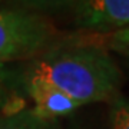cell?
<instances>
[{
  "mask_svg": "<svg viewBox=\"0 0 129 129\" xmlns=\"http://www.w3.org/2000/svg\"><path fill=\"white\" fill-rule=\"evenodd\" d=\"M12 6H17L24 10L42 14L59 12V10L73 9L79 0H10Z\"/></svg>",
  "mask_w": 129,
  "mask_h": 129,
  "instance_id": "7",
  "label": "cell"
},
{
  "mask_svg": "<svg viewBox=\"0 0 129 129\" xmlns=\"http://www.w3.org/2000/svg\"><path fill=\"white\" fill-rule=\"evenodd\" d=\"M22 82L49 85L80 106L119 95L122 73L106 46L88 39H62L22 68Z\"/></svg>",
  "mask_w": 129,
  "mask_h": 129,
  "instance_id": "1",
  "label": "cell"
},
{
  "mask_svg": "<svg viewBox=\"0 0 129 129\" xmlns=\"http://www.w3.org/2000/svg\"><path fill=\"white\" fill-rule=\"evenodd\" d=\"M109 35H111V37H109V47L112 50L129 57V26L122 29V30L109 33Z\"/></svg>",
  "mask_w": 129,
  "mask_h": 129,
  "instance_id": "9",
  "label": "cell"
},
{
  "mask_svg": "<svg viewBox=\"0 0 129 129\" xmlns=\"http://www.w3.org/2000/svg\"><path fill=\"white\" fill-rule=\"evenodd\" d=\"M75 26L83 32L113 33L129 26V0H79Z\"/></svg>",
  "mask_w": 129,
  "mask_h": 129,
  "instance_id": "3",
  "label": "cell"
},
{
  "mask_svg": "<svg viewBox=\"0 0 129 129\" xmlns=\"http://www.w3.org/2000/svg\"><path fill=\"white\" fill-rule=\"evenodd\" d=\"M0 129H60L59 120L37 115L30 106L12 115H0Z\"/></svg>",
  "mask_w": 129,
  "mask_h": 129,
  "instance_id": "6",
  "label": "cell"
},
{
  "mask_svg": "<svg viewBox=\"0 0 129 129\" xmlns=\"http://www.w3.org/2000/svg\"><path fill=\"white\" fill-rule=\"evenodd\" d=\"M26 99L32 102L33 111L42 118L52 120H59L60 118L69 116L82 106L76 101L70 99L64 93L49 85L35 82H22Z\"/></svg>",
  "mask_w": 129,
  "mask_h": 129,
  "instance_id": "4",
  "label": "cell"
},
{
  "mask_svg": "<svg viewBox=\"0 0 129 129\" xmlns=\"http://www.w3.org/2000/svg\"><path fill=\"white\" fill-rule=\"evenodd\" d=\"M59 39L46 16L17 6H0V63L30 60Z\"/></svg>",
  "mask_w": 129,
  "mask_h": 129,
  "instance_id": "2",
  "label": "cell"
},
{
  "mask_svg": "<svg viewBox=\"0 0 129 129\" xmlns=\"http://www.w3.org/2000/svg\"><path fill=\"white\" fill-rule=\"evenodd\" d=\"M22 68L0 63V115H12L27 108L22 86Z\"/></svg>",
  "mask_w": 129,
  "mask_h": 129,
  "instance_id": "5",
  "label": "cell"
},
{
  "mask_svg": "<svg viewBox=\"0 0 129 129\" xmlns=\"http://www.w3.org/2000/svg\"><path fill=\"white\" fill-rule=\"evenodd\" d=\"M70 129H72V128H70Z\"/></svg>",
  "mask_w": 129,
  "mask_h": 129,
  "instance_id": "10",
  "label": "cell"
},
{
  "mask_svg": "<svg viewBox=\"0 0 129 129\" xmlns=\"http://www.w3.org/2000/svg\"><path fill=\"white\" fill-rule=\"evenodd\" d=\"M111 129H129V96L118 95L109 102Z\"/></svg>",
  "mask_w": 129,
  "mask_h": 129,
  "instance_id": "8",
  "label": "cell"
}]
</instances>
